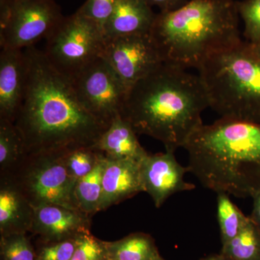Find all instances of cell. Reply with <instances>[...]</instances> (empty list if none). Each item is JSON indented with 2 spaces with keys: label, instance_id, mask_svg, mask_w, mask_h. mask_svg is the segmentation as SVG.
Returning a JSON list of instances; mask_svg holds the SVG:
<instances>
[{
  "label": "cell",
  "instance_id": "cell-30",
  "mask_svg": "<svg viewBox=\"0 0 260 260\" xmlns=\"http://www.w3.org/2000/svg\"><path fill=\"white\" fill-rule=\"evenodd\" d=\"M253 206L249 218L260 230V191L252 198Z\"/></svg>",
  "mask_w": 260,
  "mask_h": 260
},
{
  "label": "cell",
  "instance_id": "cell-6",
  "mask_svg": "<svg viewBox=\"0 0 260 260\" xmlns=\"http://www.w3.org/2000/svg\"><path fill=\"white\" fill-rule=\"evenodd\" d=\"M65 154H25L16 167L0 177L9 179L34 208L48 204L80 210L74 194L77 181L67 169Z\"/></svg>",
  "mask_w": 260,
  "mask_h": 260
},
{
  "label": "cell",
  "instance_id": "cell-3",
  "mask_svg": "<svg viewBox=\"0 0 260 260\" xmlns=\"http://www.w3.org/2000/svg\"><path fill=\"white\" fill-rule=\"evenodd\" d=\"M188 168L207 189L252 198L260 191V123L220 118L184 146Z\"/></svg>",
  "mask_w": 260,
  "mask_h": 260
},
{
  "label": "cell",
  "instance_id": "cell-27",
  "mask_svg": "<svg viewBox=\"0 0 260 260\" xmlns=\"http://www.w3.org/2000/svg\"><path fill=\"white\" fill-rule=\"evenodd\" d=\"M119 0H86L77 10L79 14L97 24L104 32L107 23Z\"/></svg>",
  "mask_w": 260,
  "mask_h": 260
},
{
  "label": "cell",
  "instance_id": "cell-13",
  "mask_svg": "<svg viewBox=\"0 0 260 260\" xmlns=\"http://www.w3.org/2000/svg\"><path fill=\"white\" fill-rule=\"evenodd\" d=\"M28 61L25 49L1 48L0 119L14 122L25 95Z\"/></svg>",
  "mask_w": 260,
  "mask_h": 260
},
{
  "label": "cell",
  "instance_id": "cell-26",
  "mask_svg": "<svg viewBox=\"0 0 260 260\" xmlns=\"http://www.w3.org/2000/svg\"><path fill=\"white\" fill-rule=\"evenodd\" d=\"M71 260H107L104 241L94 237L90 231L83 233L77 238Z\"/></svg>",
  "mask_w": 260,
  "mask_h": 260
},
{
  "label": "cell",
  "instance_id": "cell-1",
  "mask_svg": "<svg viewBox=\"0 0 260 260\" xmlns=\"http://www.w3.org/2000/svg\"><path fill=\"white\" fill-rule=\"evenodd\" d=\"M28 61L25 95L14 120L25 154L68 153L93 148L109 126L83 107L69 78L44 51L25 49Z\"/></svg>",
  "mask_w": 260,
  "mask_h": 260
},
{
  "label": "cell",
  "instance_id": "cell-16",
  "mask_svg": "<svg viewBox=\"0 0 260 260\" xmlns=\"http://www.w3.org/2000/svg\"><path fill=\"white\" fill-rule=\"evenodd\" d=\"M34 208L20 189L0 177V235L26 234L31 230Z\"/></svg>",
  "mask_w": 260,
  "mask_h": 260
},
{
  "label": "cell",
  "instance_id": "cell-8",
  "mask_svg": "<svg viewBox=\"0 0 260 260\" xmlns=\"http://www.w3.org/2000/svg\"><path fill=\"white\" fill-rule=\"evenodd\" d=\"M69 79L83 107L104 125L120 115L127 90L102 56Z\"/></svg>",
  "mask_w": 260,
  "mask_h": 260
},
{
  "label": "cell",
  "instance_id": "cell-4",
  "mask_svg": "<svg viewBox=\"0 0 260 260\" xmlns=\"http://www.w3.org/2000/svg\"><path fill=\"white\" fill-rule=\"evenodd\" d=\"M150 34L166 63L186 70L242 41L235 0H189L159 12Z\"/></svg>",
  "mask_w": 260,
  "mask_h": 260
},
{
  "label": "cell",
  "instance_id": "cell-7",
  "mask_svg": "<svg viewBox=\"0 0 260 260\" xmlns=\"http://www.w3.org/2000/svg\"><path fill=\"white\" fill-rule=\"evenodd\" d=\"M46 41L44 53L48 60L71 78L102 55L105 37L97 24L76 11L64 16Z\"/></svg>",
  "mask_w": 260,
  "mask_h": 260
},
{
  "label": "cell",
  "instance_id": "cell-9",
  "mask_svg": "<svg viewBox=\"0 0 260 260\" xmlns=\"http://www.w3.org/2000/svg\"><path fill=\"white\" fill-rule=\"evenodd\" d=\"M64 18L54 0H13L0 22L1 48L25 49L47 39Z\"/></svg>",
  "mask_w": 260,
  "mask_h": 260
},
{
  "label": "cell",
  "instance_id": "cell-2",
  "mask_svg": "<svg viewBox=\"0 0 260 260\" xmlns=\"http://www.w3.org/2000/svg\"><path fill=\"white\" fill-rule=\"evenodd\" d=\"M207 108L199 75L165 62L128 90L120 115L137 135L151 137L175 152L203 125Z\"/></svg>",
  "mask_w": 260,
  "mask_h": 260
},
{
  "label": "cell",
  "instance_id": "cell-12",
  "mask_svg": "<svg viewBox=\"0 0 260 260\" xmlns=\"http://www.w3.org/2000/svg\"><path fill=\"white\" fill-rule=\"evenodd\" d=\"M34 208L30 232L37 235L44 244L75 239L90 231L91 216L81 210L48 204Z\"/></svg>",
  "mask_w": 260,
  "mask_h": 260
},
{
  "label": "cell",
  "instance_id": "cell-33",
  "mask_svg": "<svg viewBox=\"0 0 260 260\" xmlns=\"http://www.w3.org/2000/svg\"><path fill=\"white\" fill-rule=\"evenodd\" d=\"M254 47V51H255L256 54L260 58V42L256 43L255 44H252Z\"/></svg>",
  "mask_w": 260,
  "mask_h": 260
},
{
  "label": "cell",
  "instance_id": "cell-24",
  "mask_svg": "<svg viewBox=\"0 0 260 260\" xmlns=\"http://www.w3.org/2000/svg\"><path fill=\"white\" fill-rule=\"evenodd\" d=\"M0 254L2 260H37L38 258L26 234L1 236Z\"/></svg>",
  "mask_w": 260,
  "mask_h": 260
},
{
  "label": "cell",
  "instance_id": "cell-19",
  "mask_svg": "<svg viewBox=\"0 0 260 260\" xmlns=\"http://www.w3.org/2000/svg\"><path fill=\"white\" fill-rule=\"evenodd\" d=\"M106 156L102 153L95 169L86 177L77 181L75 187V198L78 208L83 213L93 216L99 212L102 196V178Z\"/></svg>",
  "mask_w": 260,
  "mask_h": 260
},
{
  "label": "cell",
  "instance_id": "cell-10",
  "mask_svg": "<svg viewBox=\"0 0 260 260\" xmlns=\"http://www.w3.org/2000/svg\"><path fill=\"white\" fill-rule=\"evenodd\" d=\"M101 56L115 71L127 92L165 63L150 34L105 39Z\"/></svg>",
  "mask_w": 260,
  "mask_h": 260
},
{
  "label": "cell",
  "instance_id": "cell-22",
  "mask_svg": "<svg viewBox=\"0 0 260 260\" xmlns=\"http://www.w3.org/2000/svg\"><path fill=\"white\" fill-rule=\"evenodd\" d=\"M217 219L222 245H224L239 234L249 216H246L233 203L229 194L220 191L217 193Z\"/></svg>",
  "mask_w": 260,
  "mask_h": 260
},
{
  "label": "cell",
  "instance_id": "cell-34",
  "mask_svg": "<svg viewBox=\"0 0 260 260\" xmlns=\"http://www.w3.org/2000/svg\"><path fill=\"white\" fill-rule=\"evenodd\" d=\"M158 260H166V259H164V258L161 257V258H160V259H159Z\"/></svg>",
  "mask_w": 260,
  "mask_h": 260
},
{
  "label": "cell",
  "instance_id": "cell-14",
  "mask_svg": "<svg viewBox=\"0 0 260 260\" xmlns=\"http://www.w3.org/2000/svg\"><path fill=\"white\" fill-rule=\"evenodd\" d=\"M106 156V155H105ZM99 211L133 198L143 190L140 162L106 156Z\"/></svg>",
  "mask_w": 260,
  "mask_h": 260
},
{
  "label": "cell",
  "instance_id": "cell-21",
  "mask_svg": "<svg viewBox=\"0 0 260 260\" xmlns=\"http://www.w3.org/2000/svg\"><path fill=\"white\" fill-rule=\"evenodd\" d=\"M220 253L233 260H260V230L249 217L239 234L222 245Z\"/></svg>",
  "mask_w": 260,
  "mask_h": 260
},
{
  "label": "cell",
  "instance_id": "cell-20",
  "mask_svg": "<svg viewBox=\"0 0 260 260\" xmlns=\"http://www.w3.org/2000/svg\"><path fill=\"white\" fill-rule=\"evenodd\" d=\"M25 155L23 138L14 122L0 119V176L9 173Z\"/></svg>",
  "mask_w": 260,
  "mask_h": 260
},
{
  "label": "cell",
  "instance_id": "cell-29",
  "mask_svg": "<svg viewBox=\"0 0 260 260\" xmlns=\"http://www.w3.org/2000/svg\"><path fill=\"white\" fill-rule=\"evenodd\" d=\"M151 8H157L160 11L169 12L177 10L185 5L189 0H143Z\"/></svg>",
  "mask_w": 260,
  "mask_h": 260
},
{
  "label": "cell",
  "instance_id": "cell-18",
  "mask_svg": "<svg viewBox=\"0 0 260 260\" xmlns=\"http://www.w3.org/2000/svg\"><path fill=\"white\" fill-rule=\"evenodd\" d=\"M107 260H158L162 257L155 240L145 233L137 232L114 241L104 242Z\"/></svg>",
  "mask_w": 260,
  "mask_h": 260
},
{
  "label": "cell",
  "instance_id": "cell-17",
  "mask_svg": "<svg viewBox=\"0 0 260 260\" xmlns=\"http://www.w3.org/2000/svg\"><path fill=\"white\" fill-rule=\"evenodd\" d=\"M137 135L129 123L119 115L103 133L93 149L109 158L140 162L148 153L140 145Z\"/></svg>",
  "mask_w": 260,
  "mask_h": 260
},
{
  "label": "cell",
  "instance_id": "cell-32",
  "mask_svg": "<svg viewBox=\"0 0 260 260\" xmlns=\"http://www.w3.org/2000/svg\"><path fill=\"white\" fill-rule=\"evenodd\" d=\"M199 260H233L231 258L228 257L225 254L220 253V254H212L210 255L205 256Z\"/></svg>",
  "mask_w": 260,
  "mask_h": 260
},
{
  "label": "cell",
  "instance_id": "cell-25",
  "mask_svg": "<svg viewBox=\"0 0 260 260\" xmlns=\"http://www.w3.org/2000/svg\"><path fill=\"white\" fill-rule=\"evenodd\" d=\"M239 18L244 23L243 36L246 42H260V0L236 1Z\"/></svg>",
  "mask_w": 260,
  "mask_h": 260
},
{
  "label": "cell",
  "instance_id": "cell-28",
  "mask_svg": "<svg viewBox=\"0 0 260 260\" xmlns=\"http://www.w3.org/2000/svg\"><path fill=\"white\" fill-rule=\"evenodd\" d=\"M78 238V237H77ZM77 238L44 244L37 254L39 260H71L76 248Z\"/></svg>",
  "mask_w": 260,
  "mask_h": 260
},
{
  "label": "cell",
  "instance_id": "cell-5",
  "mask_svg": "<svg viewBox=\"0 0 260 260\" xmlns=\"http://www.w3.org/2000/svg\"><path fill=\"white\" fill-rule=\"evenodd\" d=\"M209 107L220 118L260 123V58L242 40L198 68Z\"/></svg>",
  "mask_w": 260,
  "mask_h": 260
},
{
  "label": "cell",
  "instance_id": "cell-15",
  "mask_svg": "<svg viewBox=\"0 0 260 260\" xmlns=\"http://www.w3.org/2000/svg\"><path fill=\"white\" fill-rule=\"evenodd\" d=\"M157 13L143 0H119L104 28L105 39L150 34Z\"/></svg>",
  "mask_w": 260,
  "mask_h": 260
},
{
  "label": "cell",
  "instance_id": "cell-31",
  "mask_svg": "<svg viewBox=\"0 0 260 260\" xmlns=\"http://www.w3.org/2000/svg\"><path fill=\"white\" fill-rule=\"evenodd\" d=\"M13 0H0V22L6 18Z\"/></svg>",
  "mask_w": 260,
  "mask_h": 260
},
{
  "label": "cell",
  "instance_id": "cell-11",
  "mask_svg": "<svg viewBox=\"0 0 260 260\" xmlns=\"http://www.w3.org/2000/svg\"><path fill=\"white\" fill-rule=\"evenodd\" d=\"M187 172H190L189 168L182 167L171 150L148 153L140 161L143 190L151 197L157 208L173 194L195 189L194 184L184 180Z\"/></svg>",
  "mask_w": 260,
  "mask_h": 260
},
{
  "label": "cell",
  "instance_id": "cell-23",
  "mask_svg": "<svg viewBox=\"0 0 260 260\" xmlns=\"http://www.w3.org/2000/svg\"><path fill=\"white\" fill-rule=\"evenodd\" d=\"M102 153L93 148H80L65 154L67 169L75 181L86 177L95 169Z\"/></svg>",
  "mask_w": 260,
  "mask_h": 260
},
{
  "label": "cell",
  "instance_id": "cell-35",
  "mask_svg": "<svg viewBox=\"0 0 260 260\" xmlns=\"http://www.w3.org/2000/svg\"><path fill=\"white\" fill-rule=\"evenodd\" d=\"M37 260H39V259H38V258H37Z\"/></svg>",
  "mask_w": 260,
  "mask_h": 260
}]
</instances>
